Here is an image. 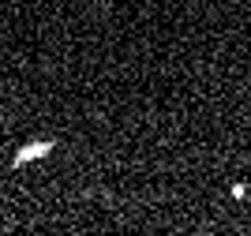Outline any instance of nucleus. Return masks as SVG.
Segmentation results:
<instances>
[{
    "instance_id": "f257e3e1",
    "label": "nucleus",
    "mask_w": 251,
    "mask_h": 236,
    "mask_svg": "<svg viewBox=\"0 0 251 236\" xmlns=\"http://www.w3.org/2000/svg\"><path fill=\"white\" fill-rule=\"evenodd\" d=\"M56 150V139H34V143H23L15 154H11V169H26L30 161H45V157Z\"/></svg>"
}]
</instances>
